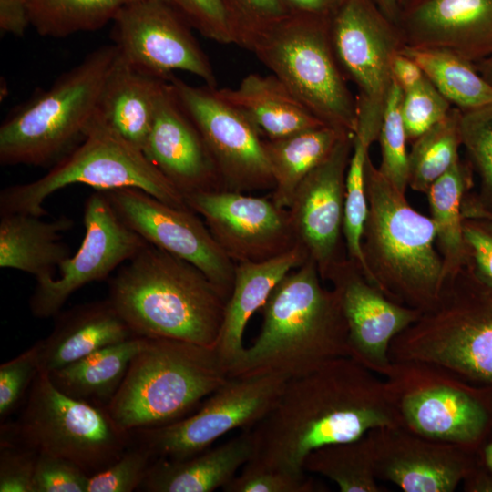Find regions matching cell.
I'll list each match as a JSON object with an SVG mask.
<instances>
[{
	"label": "cell",
	"instance_id": "obj_1",
	"mask_svg": "<svg viewBox=\"0 0 492 492\" xmlns=\"http://www.w3.org/2000/svg\"><path fill=\"white\" fill-rule=\"evenodd\" d=\"M400 425L384 379L350 356L289 379L272 410L251 428L244 466L303 476L306 456L321 446Z\"/></svg>",
	"mask_w": 492,
	"mask_h": 492
},
{
	"label": "cell",
	"instance_id": "obj_2",
	"mask_svg": "<svg viewBox=\"0 0 492 492\" xmlns=\"http://www.w3.org/2000/svg\"><path fill=\"white\" fill-rule=\"evenodd\" d=\"M307 259L275 286L261 307V328L230 376L273 374L288 380L349 356L348 327L337 292Z\"/></svg>",
	"mask_w": 492,
	"mask_h": 492
},
{
	"label": "cell",
	"instance_id": "obj_3",
	"mask_svg": "<svg viewBox=\"0 0 492 492\" xmlns=\"http://www.w3.org/2000/svg\"><path fill=\"white\" fill-rule=\"evenodd\" d=\"M135 336L214 347L226 299L197 267L149 242L108 282V298Z\"/></svg>",
	"mask_w": 492,
	"mask_h": 492
},
{
	"label": "cell",
	"instance_id": "obj_4",
	"mask_svg": "<svg viewBox=\"0 0 492 492\" xmlns=\"http://www.w3.org/2000/svg\"><path fill=\"white\" fill-rule=\"evenodd\" d=\"M365 190L368 211L361 248L368 281L395 302L422 313L430 310L445 282L432 219L413 209L370 157Z\"/></svg>",
	"mask_w": 492,
	"mask_h": 492
},
{
	"label": "cell",
	"instance_id": "obj_5",
	"mask_svg": "<svg viewBox=\"0 0 492 492\" xmlns=\"http://www.w3.org/2000/svg\"><path fill=\"white\" fill-rule=\"evenodd\" d=\"M229 376L215 347L145 337L107 409L128 432L165 425L190 415Z\"/></svg>",
	"mask_w": 492,
	"mask_h": 492
},
{
	"label": "cell",
	"instance_id": "obj_6",
	"mask_svg": "<svg viewBox=\"0 0 492 492\" xmlns=\"http://www.w3.org/2000/svg\"><path fill=\"white\" fill-rule=\"evenodd\" d=\"M117 57L114 44L97 48L11 113L0 127L1 165L54 166L78 146Z\"/></svg>",
	"mask_w": 492,
	"mask_h": 492
},
{
	"label": "cell",
	"instance_id": "obj_7",
	"mask_svg": "<svg viewBox=\"0 0 492 492\" xmlns=\"http://www.w3.org/2000/svg\"><path fill=\"white\" fill-rule=\"evenodd\" d=\"M389 356L436 364L492 390V289L467 263L446 279L436 303L394 338Z\"/></svg>",
	"mask_w": 492,
	"mask_h": 492
},
{
	"label": "cell",
	"instance_id": "obj_8",
	"mask_svg": "<svg viewBox=\"0 0 492 492\" xmlns=\"http://www.w3.org/2000/svg\"><path fill=\"white\" fill-rule=\"evenodd\" d=\"M329 20L290 14L249 36L241 47L252 52L323 124L354 135L356 99L333 55Z\"/></svg>",
	"mask_w": 492,
	"mask_h": 492
},
{
	"label": "cell",
	"instance_id": "obj_9",
	"mask_svg": "<svg viewBox=\"0 0 492 492\" xmlns=\"http://www.w3.org/2000/svg\"><path fill=\"white\" fill-rule=\"evenodd\" d=\"M73 184H84L102 191L136 188L171 206L189 208L183 195L143 151L108 127L96 113L83 141L46 174L1 190L0 214L42 217L47 213L43 205L45 200Z\"/></svg>",
	"mask_w": 492,
	"mask_h": 492
},
{
	"label": "cell",
	"instance_id": "obj_10",
	"mask_svg": "<svg viewBox=\"0 0 492 492\" xmlns=\"http://www.w3.org/2000/svg\"><path fill=\"white\" fill-rule=\"evenodd\" d=\"M383 378L405 429L475 453L492 438V390L417 361L392 362Z\"/></svg>",
	"mask_w": 492,
	"mask_h": 492
},
{
	"label": "cell",
	"instance_id": "obj_11",
	"mask_svg": "<svg viewBox=\"0 0 492 492\" xmlns=\"http://www.w3.org/2000/svg\"><path fill=\"white\" fill-rule=\"evenodd\" d=\"M8 430L15 438L1 441L63 457L90 476L119 458L132 436L118 426L107 407L62 393L44 371L30 388L19 421Z\"/></svg>",
	"mask_w": 492,
	"mask_h": 492
},
{
	"label": "cell",
	"instance_id": "obj_12",
	"mask_svg": "<svg viewBox=\"0 0 492 492\" xmlns=\"http://www.w3.org/2000/svg\"><path fill=\"white\" fill-rule=\"evenodd\" d=\"M287 381L273 374L229 376L193 414L132 432L154 457L187 458L232 430L252 428L274 406Z\"/></svg>",
	"mask_w": 492,
	"mask_h": 492
},
{
	"label": "cell",
	"instance_id": "obj_13",
	"mask_svg": "<svg viewBox=\"0 0 492 492\" xmlns=\"http://www.w3.org/2000/svg\"><path fill=\"white\" fill-rule=\"evenodd\" d=\"M119 56L134 68L168 81L176 70L217 87L212 66L191 26L168 0H128L112 21Z\"/></svg>",
	"mask_w": 492,
	"mask_h": 492
},
{
	"label": "cell",
	"instance_id": "obj_14",
	"mask_svg": "<svg viewBox=\"0 0 492 492\" xmlns=\"http://www.w3.org/2000/svg\"><path fill=\"white\" fill-rule=\"evenodd\" d=\"M168 81L200 131L223 190L243 193L272 190L263 138L254 126L222 99L216 87H193L175 76Z\"/></svg>",
	"mask_w": 492,
	"mask_h": 492
},
{
	"label": "cell",
	"instance_id": "obj_15",
	"mask_svg": "<svg viewBox=\"0 0 492 492\" xmlns=\"http://www.w3.org/2000/svg\"><path fill=\"white\" fill-rule=\"evenodd\" d=\"M83 222L85 235L77 251L60 264L55 278L36 282L29 300L34 316L54 317L75 292L107 279L148 243L120 219L101 190L87 199Z\"/></svg>",
	"mask_w": 492,
	"mask_h": 492
},
{
	"label": "cell",
	"instance_id": "obj_16",
	"mask_svg": "<svg viewBox=\"0 0 492 492\" xmlns=\"http://www.w3.org/2000/svg\"><path fill=\"white\" fill-rule=\"evenodd\" d=\"M104 192L129 228L149 244L197 267L228 300L234 282L235 262L195 211L171 206L136 188Z\"/></svg>",
	"mask_w": 492,
	"mask_h": 492
},
{
	"label": "cell",
	"instance_id": "obj_17",
	"mask_svg": "<svg viewBox=\"0 0 492 492\" xmlns=\"http://www.w3.org/2000/svg\"><path fill=\"white\" fill-rule=\"evenodd\" d=\"M185 201L235 263L264 261L299 244L289 210L271 196L217 190L190 194Z\"/></svg>",
	"mask_w": 492,
	"mask_h": 492
},
{
	"label": "cell",
	"instance_id": "obj_18",
	"mask_svg": "<svg viewBox=\"0 0 492 492\" xmlns=\"http://www.w3.org/2000/svg\"><path fill=\"white\" fill-rule=\"evenodd\" d=\"M354 135L344 134L331 154L298 186L289 212L298 243L323 281L347 258L343 237L345 180Z\"/></svg>",
	"mask_w": 492,
	"mask_h": 492
},
{
	"label": "cell",
	"instance_id": "obj_19",
	"mask_svg": "<svg viewBox=\"0 0 492 492\" xmlns=\"http://www.w3.org/2000/svg\"><path fill=\"white\" fill-rule=\"evenodd\" d=\"M333 55L358 98L385 104L393 79L390 62L404 46L397 26L371 0H346L330 17Z\"/></svg>",
	"mask_w": 492,
	"mask_h": 492
},
{
	"label": "cell",
	"instance_id": "obj_20",
	"mask_svg": "<svg viewBox=\"0 0 492 492\" xmlns=\"http://www.w3.org/2000/svg\"><path fill=\"white\" fill-rule=\"evenodd\" d=\"M326 281L340 297L348 327L349 356L384 377L392 365V341L423 313L387 298L348 258L332 268Z\"/></svg>",
	"mask_w": 492,
	"mask_h": 492
},
{
	"label": "cell",
	"instance_id": "obj_21",
	"mask_svg": "<svg viewBox=\"0 0 492 492\" xmlns=\"http://www.w3.org/2000/svg\"><path fill=\"white\" fill-rule=\"evenodd\" d=\"M368 434L378 480L405 492H453L476 461L473 451L420 436L400 425L374 428Z\"/></svg>",
	"mask_w": 492,
	"mask_h": 492
},
{
	"label": "cell",
	"instance_id": "obj_22",
	"mask_svg": "<svg viewBox=\"0 0 492 492\" xmlns=\"http://www.w3.org/2000/svg\"><path fill=\"white\" fill-rule=\"evenodd\" d=\"M405 46L478 63L492 55V0H407L396 24Z\"/></svg>",
	"mask_w": 492,
	"mask_h": 492
},
{
	"label": "cell",
	"instance_id": "obj_23",
	"mask_svg": "<svg viewBox=\"0 0 492 492\" xmlns=\"http://www.w3.org/2000/svg\"><path fill=\"white\" fill-rule=\"evenodd\" d=\"M142 151L184 199L197 192L223 190L207 146L169 81L159 96Z\"/></svg>",
	"mask_w": 492,
	"mask_h": 492
},
{
	"label": "cell",
	"instance_id": "obj_24",
	"mask_svg": "<svg viewBox=\"0 0 492 492\" xmlns=\"http://www.w3.org/2000/svg\"><path fill=\"white\" fill-rule=\"evenodd\" d=\"M307 259V252L298 244L291 251L264 261L235 263L232 290L214 346L228 366L229 374L244 353L243 334L251 317L261 309L280 281Z\"/></svg>",
	"mask_w": 492,
	"mask_h": 492
},
{
	"label": "cell",
	"instance_id": "obj_25",
	"mask_svg": "<svg viewBox=\"0 0 492 492\" xmlns=\"http://www.w3.org/2000/svg\"><path fill=\"white\" fill-rule=\"evenodd\" d=\"M55 316L51 333L40 340V371L47 374L135 336L108 299L77 304Z\"/></svg>",
	"mask_w": 492,
	"mask_h": 492
},
{
	"label": "cell",
	"instance_id": "obj_26",
	"mask_svg": "<svg viewBox=\"0 0 492 492\" xmlns=\"http://www.w3.org/2000/svg\"><path fill=\"white\" fill-rule=\"evenodd\" d=\"M250 429L214 447L182 459L159 457L139 488L149 492H211L223 488L251 459Z\"/></svg>",
	"mask_w": 492,
	"mask_h": 492
},
{
	"label": "cell",
	"instance_id": "obj_27",
	"mask_svg": "<svg viewBox=\"0 0 492 492\" xmlns=\"http://www.w3.org/2000/svg\"><path fill=\"white\" fill-rule=\"evenodd\" d=\"M166 82L134 68L118 52L96 113L108 127L142 150Z\"/></svg>",
	"mask_w": 492,
	"mask_h": 492
},
{
	"label": "cell",
	"instance_id": "obj_28",
	"mask_svg": "<svg viewBox=\"0 0 492 492\" xmlns=\"http://www.w3.org/2000/svg\"><path fill=\"white\" fill-rule=\"evenodd\" d=\"M73 224L65 216L43 220L31 214H0V267L29 273L36 282L55 278L60 264L71 256L61 233Z\"/></svg>",
	"mask_w": 492,
	"mask_h": 492
},
{
	"label": "cell",
	"instance_id": "obj_29",
	"mask_svg": "<svg viewBox=\"0 0 492 492\" xmlns=\"http://www.w3.org/2000/svg\"><path fill=\"white\" fill-rule=\"evenodd\" d=\"M216 92L268 139L325 125L273 74L251 73L238 87H216Z\"/></svg>",
	"mask_w": 492,
	"mask_h": 492
},
{
	"label": "cell",
	"instance_id": "obj_30",
	"mask_svg": "<svg viewBox=\"0 0 492 492\" xmlns=\"http://www.w3.org/2000/svg\"><path fill=\"white\" fill-rule=\"evenodd\" d=\"M144 342L145 337H131L97 350L48 375L62 393L107 407Z\"/></svg>",
	"mask_w": 492,
	"mask_h": 492
},
{
	"label": "cell",
	"instance_id": "obj_31",
	"mask_svg": "<svg viewBox=\"0 0 492 492\" xmlns=\"http://www.w3.org/2000/svg\"><path fill=\"white\" fill-rule=\"evenodd\" d=\"M323 125L274 139H263V147L274 179L272 199L289 209L294 193L308 174L333 151L343 135Z\"/></svg>",
	"mask_w": 492,
	"mask_h": 492
},
{
	"label": "cell",
	"instance_id": "obj_32",
	"mask_svg": "<svg viewBox=\"0 0 492 492\" xmlns=\"http://www.w3.org/2000/svg\"><path fill=\"white\" fill-rule=\"evenodd\" d=\"M472 187L470 165L458 160L437 179L426 193L436 241L443 261L444 280L454 276L468 262L463 237L462 205Z\"/></svg>",
	"mask_w": 492,
	"mask_h": 492
},
{
	"label": "cell",
	"instance_id": "obj_33",
	"mask_svg": "<svg viewBox=\"0 0 492 492\" xmlns=\"http://www.w3.org/2000/svg\"><path fill=\"white\" fill-rule=\"evenodd\" d=\"M384 110L367 104L357 106V124L345 180L343 237L347 258L367 271L362 253V235L368 211L365 165L369 149L377 140Z\"/></svg>",
	"mask_w": 492,
	"mask_h": 492
},
{
	"label": "cell",
	"instance_id": "obj_34",
	"mask_svg": "<svg viewBox=\"0 0 492 492\" xmlns=\"http://www.w3.org/2000/svg\"><path fill=\"white\" fill-rule=\"evenodd\" d=\"M400 51L412 58L434 87L460 110L492 104V86L474 65L444 49L403 46Z\"/></svg>",
	"mask_w": 492,
	"mask_h": 492
},
{
	"label": "cell",
	"instance_id": "obj_35",
	"mask_svg": "<svg viewBox=\"0 0 492 492\" xmlns=\"http://www.w3.org/2000/svg\"><path fill=\"white\" fill-rule=\"evenodd\" d=\"M305 472L327 477L342 492H380L375 471L374 450L368 433L345 442L333 443L312 451L305 458Z\"/></svg>",
	"mask_w": 492,
	"mask_h": 492
},
{
	"label": "cell",
	"instance_id": "obj_36",
	"mask_svg": "<svg viewBox=\"0 0 492 492\" xmlns=\"http://www.w3.org/2000/svg\"><path fill=\"white\" fill-rule=\"evenodd\" d=\"M460 109L448 114L411 143L408 187L426 195L431 185L460 160Z\"/></svg>",
	"mask_w": 492,
	"mask_h": 492
},
{
	"label": "cell",
	"instance_id": "obj_37",
	"mask_svg": "<svg viewBox=\"0 0 492 492\" xmlns=\"http://www.w3.org/2000/svg\"><path fill=\"white\" fill-rule=\"evenodd\" d=\"M128 0H26L30 24L43 36L66 37L100 29Z\"/></svg>",
	"mask_w": 492,
	"mask_h": 492
},
{
	"label": "cell",
	"instance_id": "obj_38",
	"mask_svg": "<svg viewBox=\"0 0 492 492\" xmlns=\"http://www.w3.org/2000/svg\"><path fill=\"white\" fill-rule=\"evenodd\" d=\"M404 91L393 80L389 89L377 140L381 148L380 172L400 192L408 188L407 138L401 116Z\"/></svg>",
	"mask_w": 492,
	"mask_h": 492
},
{
	"label": "cell",
	"instance_id": "obj_39",
	"mask_svg": "<svg viewBox=\"0 0 492 492\" xmlns=\"http://www.w3.org/2000/svg\"><path fill=\"white\" fill-rule=\"evenodd\" d=\"M462 146L479 177V203L492 212V104L460 110Z\"/></svg>",
	"mask_w": 492,
	"mask_h": 492
},
{
	"label": "cell",
	"instance_id": "obj_40",
	"mask_svg": "<svg viewBox=\"0 0 492 492\" xmlns=\"http://www.w3.org/2000/svg\"><path fill=\"white\" fill-rule=\"evenodd\" d=\"M463 237L468 264L477 277L492 289V212L467 192L462 205Z\"/></svg>",
	"mask_w": 492,
	"mask_h": 492
},
{
	"label": "cell",
	"instance_id": "obj_41",
	"mask_svg": "<svg viewBox=\"0 0 492 492\" xmlns=\"http://www.w3.org/2000/svg\"><path fill=\"white\" fill-rule=\"evenodd\" d=\"M452 105L426 77L417 87L404 92L401 116L408 143H412L441 121Z\"/></svg>",
	"mask_w": 492,
	"mask_h": 492
},
{
	"label": "cell",
	"instance_id": "obj_42",
	"mask_svg": "<svg viewBox=\"0 0 492 492\" xmlns=\"http://www.w3.org/2000/svg\"><path fill=\"white\" fill-rule=\"evenodd\" d=\"M154 458L150 451L139 444L125 452L101 471L89 477L87 492H131L139 487Z\"/></svg>",
	"mask_w": 492,
	"mask_h": 492
},
{
	"label": "cell",
	"instance_id": "obj_43",
	"mask_svg": "<svg viewBox=\"0 0 492 492\" xmlns=\"http://www.w3.org/2000/svg\"><path fill=\"white\" fill-rule=\"evenodd\" d=\"M189 25L220 44H237L236 28L224 0H168Z\"/></svg>",
	"mask_w": 492,
	"mask_h": 492
},
{
	"label": "cell",
	"instance_id": "obj_44",
	"mask_svg": "<svg viewBox=\"0 0 492 492\" xmlns=\"http://www.w3.org/2000/svg\"><path fill=\"white\" fill-rule=\"evenodd\" d=\"M40 340L0 365V418L3 422L32 386L40 371Z\"/></svg>",
	"mask_w": 492,
	"mask_h": 492
},
{
	"label": "cell",
	"instance_id": "obj_45",
	"mask_svg": "<svg viewBox=\"0 0 492 492\" xmlns=\"http://www.w3.org/2000/svg\"><path fill=\"white\" fill-rule=\"evenodd\" d=\"M88 475L72 461L38 454L34 475L35 492H87Z\"/></svg>",
	"mask_w": 492,
	"mask_h": 492
},
{
	"label": "cell",
	"instance_id": "obj_46",
	"mask_svg": "<svg viewBox=\"0 0 492 492\" xmlns=\"http://www.w3.org/2000/svg\"><path fill=\"white\" fill-rule=\"evenodd\" d=\"M317 487L307 475L257 469L243 466L223 488L225 492H313Z\"/></svg>",
	"mask_w": 492,
	"mask_h": 492
},
{
	"label": "cell",
	"instance_id": "obj_47",
	"mask_svg": "<svg viewBox=\"0 0 492 492\" xmlns=\"http://www.w3.org/2000/svg\"><path fill=\"white\" fill-rule=\"evenodd\" d=\"M241 46L254 32L290 15L282 0H224Z\"/></svg>",
	"mask_w": 492,
	"mask_h": 492
},
{
	"label": "cell",
	"instance_id": "obj_48",
	"mask_svg": "<svg viewBox=\"0 0 492 492\" xmlns=\"http://www.w3.org/2000/svg\"><path fill=\"white\" fill-rule=\"evenodd\" d=\"M37 455L21 444L1 442L0 492H35Z\"/></svg>",
	"mask_w": 492,
	"mask_h": 492
},
{
	"label": "cell",
	"instance_id": "obj_49",
	"mask_svg": "<svg viewBox=\"0 0 492 492\" xmlns=\"http://www.w3.org/2000/svg\"><path fill=\"white\" fill-rule=\"evenodd\" d=\"M30 24L26 0H0V28L4 33L23 36Z\"/></svg>",
	"mask_w": 492,
	"mask_h": 492
},
{
	"label": "cell",
	"instance_id": "obj_50",
	"mask_svg": "<svg viewBox=\"0 0 492 492\" xmlns=\"http://www.w3.org/2000/svg\"><path fill=\"white\" fill-rule=\"evenodd\" d=\"M390 69L392 79L404 92L417 87L426 78L421 67L400 50L392 56Z\"/></svg>",
	"mask_w": 492,
	"mask_h": 492
},
{
	"label": "cell",
	"instance_id": "obj_51",
	"mask_svg": "<svg viewBox=\"0 0 492 492\" xmlns=\"http://www.w3.org/2000/svg\"><path fill=\"white\" fill-rule=\"evenodd\" d=\"M289 14L330 18L346 0H282Z\"/></svg>",
	"mask_w": 492,
	"mask_h": 492
},
{
	"label": "cell",
	"instance_id": "obj_52",
	"mask_svg": "<svg viewBox=\"0 0 492 492\" xmlns=\"http://www.w3.org/2000/svg\"><path fill=\"white\" fill-rule=\"evenodd\" d=\"M477 456V455H476ZM464 491L492 492V476L476 461L462 481Z\"/></svg>",
	"mask_w": 492,
	"mask_h": 492
},
{
	"label": "cell",
	"instance_id": "obj_53",
	"mask_svg": "<svg viewBox=\"0 0 492 492\" xmlns=\"http://www.w3.org/2000/svg\"><path fill=\"white\" fill-rule=\"evenodd\" d=\"M383 13L384 15L397 24L401 6L398 0H371Z\"/></svg>",
	"mask_w": 492,
	"mask_h": 492
},
{
	"label": "cell",
	"instance_id": "obj_54",
	"mask_svg": "<svg viewBox=\"0 0 492 492\" xmlns=\"http://www.w3.org/2000/svg\"><path fill=\"white\" fill-rule=\"evenodd\" d=\"M476 458L477 462L492 476V438L477 452Z\"/></svg>",
	"mask_w": 492,
	"mask_h": 492
},
{
	"label": "cell",
	"instance_id": "obj_55",
	"mask_svg": "<svg viewBox=\"0 0 492 492\" xmlns=\"http://www.w3.org/2000/svg\"><path fill=\"white\" fill-rule=\"evenodd\" d=\"M477 71L492 86V55L487 58L473 64Z\"/></svg>",
	"mask_w": 492,
	"mask_h": 492
},
{
	"label": "cell",
	"instance_id": "obj_56",
	"mask_svg": "<svg viewBox=\"0 0 492 492\" xmlns=\"http://www.w3.org/2000/svg\"><path fill=\"white\" fill-rule=\"evenodd\" d=\"M398 1H399V4H400V6H401V8H402V6L405 4V2H406L407 0H398Z\"/></svg>",
	"mask_w": 492,
	"mask_h": 492
},
{
	"label": "cell",
	"instance_id": "obj_57",
	"mask_svg": "<svg viewBox=\"0 0 492 492\" xmlns=\"http://www.w3.org/2000/svg\"><path fill=\"white\" fill-rule=\"evenodd\" d=\"M406 3V2H405Z\"/></svg>",
	"mask_w": 492,
	"mask_h": 492
}]
</instances>
